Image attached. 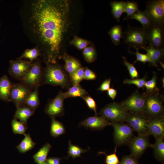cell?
<instances>
[{
	"instance_id": "obj_43",
	"label": "cell",
	"mask_w": 164,
	"mask_h": 164,
	"mask_svg": "<svg viewBox=\"0 0 164 164\" xmlns=\"http://www.w3.org/2000/svg\"><path fill=\"white\" fill-rule=\"evenodd\" d=\"M85 101L89 108L94 111L95 115H97V105L94 100L89 96H85L82 97Z\"/></svg>"
},
{
	"instance_id": "obj_21",
	"label": "cell",
	"mask_w": 164,
	"mask_h": 164,
	"mask_svg": "<svg viewBox=\"0 0 164 164\" xmlns=\"http://www.w3.org/2000/svg\"><path fill=\"white\" fill-rule=\"evenodd\" d=\"M62 57L65 62L64 68L69 76L81 67L79 62L74 58L65 53Z\"/></svg>"
},
{
	"instance_id": "obj_23",
	"label": "cell",
	"mask_w": 164,
	"mask_h": 164,
	"mask_svg": "<svg viewBox=\"0 0 164 164\" xmlns=\"http://www.w3.org/2000/svg\"><path fill=\"white\" fill-rule=\"evenodd\" d=\"M51 148V145L48 143L44 145L33 155L35 162L37 164H42L46 162Z\"/></svg>"
},
{
	"instance_id": "obj_41",
	"label": "cell",
	"mask_w": 164,
	"mask_h": 164,
	"mask_svg": "<svg viewBox=\"0 0 164 164\" xmlns=\"http://www.w3.org/2000/svg\"><path fill=\"white\" fill-rule=\"evenodd\" d=\"M122 57L124 64L127 67L130 76L132 78L134 79L138 78L139 77L138 73L133 64L129 63L124 57L123 56Z\"/></svg>"
},
{
	"instance_id": "obj_30",
	"label": "cell",
	"mask_w": 164,
	"mask_h": 164,
	"mask_svg": "<svg viewBox=\"0 0 164 164\" xmlns=\"http://www.w3.org/2000/svg\"><path fill=\"white\" fill-rule=\"evenodd\" d=\"M50 133L52 136L56 137L64 134L65 130L63 125L56 120L55 118H51Z\"/></svg>"
},
{
	"instance_id": "obj_33",
	"label": "cell",
	"mask_w": 164,
	"mask_h": 164,
	"mask_svg": "<svg viewBox=\"0 0 164 164\" xmlns=\"http://www.w3.org/2000/svg\"><path fill=\"white\" fill-rule=\"evenodd\" d=\"M88 150L84 149L77 145H73L70 140L69 142V147L68 151V157L71 156L74 159L77 157H81V154L87 152Z\"/></svg>"
},
{
	"instance_id": "obj_42",
	"label": "cell",
	"mask_w": 164,
	"mask_h": 164,
	"mask_svg": "<svg viewBox=\"0 0 164 164\" xmlns=\"http://www.w3.org/2000/svg\"><path fill=\"white\" fill-rule=\"evenodd\" d=\"M136 49V52H133L131 51L128 49V52L130 53L134 54L136 56V61L133 63V64H134L138 61H139L142 62L145 64L147 62H150V60L148 55L146 54H142L140 53L138 51V50Z\"/></svg>"
},
{
	"instance_id": "obj_22",
	"label": "cell",
	"mask_w": 164,
	"mask_h": 164,
	"mask_svg": "<svg viewBox=\"0 0 164 164\" xmlns=\"http://www.w3.org/2000/svg\"><path fill=\"white\" fill-rule=\"evenodd\" d=\"M39 95L38 88H36L31 91L23 105L35 111L40 103Z\"/></svg>"
},
{
	"instance_id": "obj_24",
	"label": "cell",
	"mask_w": 164,
	"mask_h": 164,
	"mask_svg": "<svg viewBox=\"0 0 164 164\" xmlns=\"http://www.w3.org/2000/svg\"><path fill=\"white\" fill-rule=\"evenodd\" d=\"M112 14L116 20L119 22L122 14L125 12V4L123 1H114L111 2Z\"/></svg>"
},
{
	"instance_id": "obj_4",
	"label": "cell",
	"mask_w": 164,
	"mask_h": 164,
	"mask_svg": "<svg viewBox=\"0 0 164 164\" xmlns=\"http://www.w3.org/2000/svg\"><path fill=\"white\" fill-rule=\"evenodd\" d=\"M41 61L37 59L33 63L31 68L19 81L31 90L43 84V70Z\"/></svg>"
},
{
	"instance_id": "obj_37",
	"label": "cell",
	"mask_w": 164,
	"mask_h": 164,
	"mask_svg": "<svg viewBox=\"0 0 164 164\" xmlns=\"http://www.w3.org/2000/svg\"><path fill=\"white\" fill-rule=\"evenodd\" d=\"M83 54L85 60L88 63L93 62L96 59V51L92 46H87L83 50Z\"/></svg>"
},
{
	"instance_id": "obj_40",
	"label": "cell",
	"mask_w": 164,
	"mask_h": 164,
	"mask_svg": "<svg viewBox=\"0 0 164 164\" xmlns=\"http://www.w3.org/2000/svg\"><path fill=\"white\" fill-rule=\"evenodd\" d=\"M117 147H116L113 153L107 155L104 152H100L99 154H104L106 156L105 162L106 164H118L119 162L118 157L116 154Z\"/></svg>"
},
{
	"instance_id": "obj_11",
	"label": "cell",
	"mask_w": 164,
	"mask_h": 164,
	"mask_svg": "<svg viewBox=\"0 0 164 164\" xmlns=\"http://www.w3.org/2000/svg\"><path fill=\"white\" fill-rule=\"evenodd\" d=\"M145 94H141L137 90L121 104L127 111L144 114Z\"/></svg>"
},
{
	"instance_id": "obj_1",
	"label": "cell",
	"mask_w": 164,
	"mask_h": 164,
	"mask_svg": "<svg viewBox=\"0 0 164 164\" xmlns=\"http://www.w3.org/2000/svg\"><path fill=\"white\" fill-rule=\"evenodd\" d=\"M25 24L28 35L40 50L46 63L56 64L70 26V1H30Z\"/></svg>"
},
{
	"instance_id": "obj_34",
	"label": "cell",
	"mask_w": 164,
	"mask_h": 164,
	"mask_svg": "<svg viewBox=\"0 0 164 164\" xmlns=\"http://www.w3.org/2000/svg\"><path fill=\"white\" fill-rule=\"evenodd\" d=\"M125 12L127 13V16L124 19L126 20L127 19L139 10L138 4L134 1H127L125 2Z\"/></svg>"
},
{
	"instance_id": "obj_36",
	"label": "cell",
	"mask_w": 164,
	"mask_h": 164,
	"mask_svg": "<svg viewBox=\"0 0 164 164\" xmlns=\"http://www.w3.org/2000/svg\"><path fill=\"white\" fill-rule=\"evenodd\" d=\"M157 77L155 73L154 72L152 78L150 80L146 81L144 87L146 89L147 94H151L158 92V89L157 87Z\"/></svg>"
},
{
	"instance_id": "obj_44",
	"label": "cell",
	"mask_w": 164,
	"mask_h": 164,
	"mask_svg": "<svg viewBox=\"0 0 164 164\" xmlns=\"http://www.w3.org/2000/svg\"><path fill=\"white\" fill-rule=\"evenodd\" d=\"M97 77L96 74L91 70L86 68L84 69V79L92 80H95Z\"/></svg>"
},
{
	"instance_id": "obj_45",
	"label": "cell",
	"mask_w": 164,
	"mask_h": 164,
	"mask_svg": "<svg viewBox=\"0 0 164 164\" xmlns=\"http://www.w3.org/2000/svg\"><path fill=\"white\" fill-rule=\"evenodd\" d=\"M119 164H138V163L131 155H126L122 158Z\"/></svg>"
},
{
	"instance_id": "obj_49",
	"label": "cell",
	"mask_w": 164,
	"mask_h": 164,
	"mask_svg": "<svg viewBox=\"0 0 164 164\" xmlns=\"http://www.w3.org/2000/svg\"><path fill=\"white\" fill-rule=\"evenodd\" d=\"M42 164H48L46 162H45L43 163Z\"/></svg>"
},
{
	"instance_id": "obj_18",
	"label": "cell",
	"mask_w": 164,
	"mask_h": 164,
	"mask_svg": "<svg viewBox=\"0 0 164 164\" xmlns=\"http://www.w3.org/2000/svg\"><path fill=\"white\" fill-rule=\"evenodd\" d=\"M150 60V66L157 67V64L161 62L164 55V48L159 49L148 46L144 49Z\"/></svg>"
},
{
	"instance_id": "obj_19",
	"label": "cell",
	"mask_w": 164,
	"mask_h": 164,
	"mask_svg": "<svg viewBox=\"0 0 164 164\" xmlns=\"http://www.w3.org/2000/svg\"><path fill=\"white\" fill-rule=\"evenodd\" d=\"M6 75L0 79V99L5 102H9V97L12 85Z\"/></svg>"
},
{
	"instance_id": "obj_17",
	"label": "cell",
	"mask_w": 164,
	"mask_h": 164,
	"mask_svg": "<svg viewBox=\"0 0 164 164\" xmlns=\"http://www.w3.org/2000/svg\"><path fill=\"white\" fill-rule=\"evenodd\" d=\"M111 124V122L103 117L95 116L89 117L82 121L80 126L91 129L99 130Z\"/></svg>"
},
{
	"instance_id": "obj_28",
	"label": "cell",
	"mask_w": 164,
	"mask_h": 164,
	"mask_svg": "<svg viewBox=\"0 0 164 164\" xmlns=\"http://www.w3.org/2000/svg\"><path fill=\"white\" fill-rule=\"evenodd\" d=\"M108 33L114 44L117 46L120 44L121 40L123 36L122 29L121 25H118L113 26Z\"/></svg>"
},
{
	"instance_id": "obj_5",
	"label": "cell",
	"mask_w": 164,
	"mask_h": 164,
	"mask_svg": "<svg viewBox=\"0 0 164 164\" xmlns=\"http://www.w3.org/2000/svg\"><path fill=\"white\" fill-rule=\"evenodd\" d=\"M99 113L111 122H123L125 121L128 113L121 103L114 102L103 108Z\"/></svg>"
},
{
	"instance_id": "obj_15",
	"label": "cell",
	"mask_w": 164,
	"mask_h": 164,
	"mask_svg": "<svg viewBox=\"0 0 164 164\" xmlns=\"http://www.w3.org/2000/svg\"><path fill=\"white\" fill-rule=\"evenodd\" d=\"M64 99L63 92L60 91L57 96L47 104L45 109V112L51 118L62 115L64 112Z\"/></svg>"
},
{
	"instance_id": "obj_31",
	"label": "cell",
	"mask_w": 164,
	"mask_h": 164,
	"mask_svg": "<svg viewBox=\"0 0 164 164\" xmlns=\"http://www.w3.org/2000/svg\"><path fill=\"white\" fill-rule=\"evenodd\" d=\"M155 139V142L152 147L155 156L159 160L163 161L164 159V137Z\"/></svg>"
},
{
	"instance_id": "obj_2",
	"label": "cell",
	"mask_w": 164,
	"mask_h": 164,
	"mask_svg": "<svg viewBox=\"0 0 164 164\" xmlns=\"http://www.w3.org/2000/svg\"><path fill=\"white\" fill-rule=\"evenodd\" d=\"M46 63L43 70V84L59 86L63 88L69 85L67 74L59 66L55 64Z\"/></svg>"
},
{
	"instance_id": "obj_25",
	"label": "cell",
	"mask_w": 164,
	"mask_h": 164,
	"mask_svg": "<svg viewBox=\"0 0 164 164\" xmlns=\"http://www.w3.org/2000/svg\"><path fill=\"white\" fill-rule=\"evenodd\" d=\"M25 137L20 143L16 147L19 152L24 153L32 149L36 143L32 140L31 136L28 133L24 135Z\"/></svg>"
},
{
	"instance_id": "obj_9",
	"label": "cell",
	"mask_w": 164,
	"mask_h": 164,
	"mask_svg": "<svg viewBox=\"0 0 164 164\" xmlns=\"http://www.w3.org/2000/svg\"><path fill=\"white\" fill-rule=\"evenodd\" d=\"M164 25L152 24L145 30L149 46L158 48H164Z\"/></svg>"
},
{
	"instance_id": "obj_14",
	"label": "cell",
	"mask_w": 164,
	"mask_h": 164,
	"mask_svg": "<svg viewBox=\"0 0 164 164\" xmlns=\"http://www.w3.org/2000/svg\"><path fill=\"white\" fill-rule=\"evenodd\" d=\"M33 63L27 60L17 59L10 60L9 73L13 77L19 80L31 68Z\"/></svg>"
},
{
	"instance_id": "obj_46",
	"label": "cell",
	"mask_w": 164,
	"mask_h": 164,
	"mask_svg": "<svg viewBox=\"0 0 164 164\" xmlns=\"http://www.w3.org/2000/svg\"><path fill=\"white\" fill-rule=\"evenodd\" d=\"M111 81L110 79H106L102 83L98 90L102 91H108L110 88Z\"/></svg>"
},
{
	"instance_id": "obj_26",
	"label": "cell",
	"mask_w": 164,
	"mask_h": 164,
	"mask_svg": "<svg viewBox=\"0 0 164 164\" xmlns=\"http://www.w3.org/2000/svg\"><path fill=\"white\" fill-rule=\"evenodd\" d=\"M128 19H135L139 22L142 25V28L145 30L152 24L149 16L145 10L141 11L139 10Z\"/></svg>"
},
{
	"instance_id": "obj_35",
	"label": "cell",
	"mask_w": 164,
	"mask_h": 164,
	"mask_svg": "<svg viewBox=\"0 0 164 164\" xmlns=\"http://www.w3.org/2000/svg\"><path fill=\"white\" fill-rule=\"evenodd\" d=\"M84 68L80 67L70 76V78L73 85H78L84 79Z\"/></svg>"
},
{
	"instance_id": "obj_10",
	"label": "cell",
	"mask_w": 164,
	"mask_h": 164,
	"mask_svg": "<svg viewBox=\"0 0 164 164\" xmlns=\"http://www.w3.org/2000/svg\"><path fill=\"white\" fill-rule=\"evenodd\" d=\"M149 119L144 114L130 112L125 121L138 135L149 136L147 128Z\"/></svg>"
},
{
	"instance_id": "obj_13",
	"label": "cell",
	"mask_w": 164,
	"mask_h": 164,
	"mask_svg": "<svg viewBox=\"0 0 164 164\" xmlns=\"http://www.w3.org/2000/svg\"><path fill=\"white\" fill-rule=\"evenodd\" d=\"M149 136L139 135L134 136L128 145L131 151V155L135 159L140 157L149 147L153 145L149 141Z\"/></svg>"
},
{
	"instance_id": "obj_20",
	"label": "cell",
	"mask_w": 164,
	"mask_h": 164,
	"mask_svg": "<svg viewBox=\"0 0 164 164\" xmlns=\"http://www.w3.org/2000/svg\"><path fill=\"white\" fill-rule=\"evenodd\" d=\"M35 111L24 105L16 108L13 118L27 124L28 120L32 116Z\"/></svg>"
},
{
	"instance_id": "obj_12",
	"label": "cell",
	"mask_w": 164,
	"mask_h": 164,
	"mask_svg": "<svg viewBox=\"0 0 164 164\" xmlns=\"http://www.w3.org/2000/svg\"><path fill=\"white\" fill-rule=\"evenodd\" d=\"M32 91L21 83L12 84L9 97L10 101L13 102L16 108L22 106Z\"/></svg>"
},
{
	"instance_id": "obj_38",
	"label": "cell",
	"mask_w": 164,
	"mask_h": 164,
	"mask_svg": "<svg viewBox=\"0 0 164 164\" xmlns=\"http://www.w3.org/2000/svg\"><path fill=\"white\" fill-rule=\"evenodd\" d=\"M70 43L79 50H81L87 47L89 44V42L87 40L75 36L70 41Z\"/></svg>"
},
{
	"instance_id": "obj_27",
	"label": "cell",
	"mask_w": 164,
	"mask_h": 164,
	"mask_svg": "<svg viewBox=\"0 0 164 164\" xmlns=\"http://www.w3.org/2000/svg\"><path fill=\"white\" fill-rule=\"evenodd\" d=\"M39 56H42L41 51L37 46H36L34 48L26 50L17 59H26L33 62Z\"/></svg>"
},
{
	"instance_id": "obj_6",
	"label": "cell",
	"mask_w": 164,
	"mask_h": 164,
	"mask_svg": "<svg viewBox=\"0 0 164 164\" xmlns=\"http://www.w3.org/2000/svg\"><path fill=\"white\" fill-rule=\"evenodd\" d=\"M164 111L162 101L158 92L145 94L144 114L149 118L162 116Z\"/></svg>"
},
{
	"instance_id": "obj_47",
	"label": "cell",
	"mask_w": 164,
	"mask_h": 164,
	"mask_svg": "<svg viewBox=\"0 0 164 164\" xmlns=\"http://www.w3.org/2000/svg\"><path fill=\"white\" fill-rule=\"evenodd\" d=\"M61 159L56 157H50L47 159L46 162L48 164H60Z\"/></svg>"
},
{
	"instance_id": "obj_8",
	"label": "cell",
	"mask_w": 164,
	"mask_h": 164,
	"mask_svg": "<svg viewBox=\"0 0 164 164\" xmlns=\"http://www.w3.org/2000/svg\"><path fill=\"white\" fill-rule=\"evenodd\" d=\"M145 11L149 16L152 24L164 25V0L148 1Z\"/></svg>"
},
{
	"instance_id": "obj_16",
	"label": "cell",
	"mask_w": 164,
	"mask_h": 164,
	"mask_svg": "<svg viewBox=\"0 0 164 164\" xmlns=\"http://www.w3.org/2000/svg\"><path fill=\"white\" fill-rule=\"evenodd\" d=\"M147 134L153 135L155 138L164 136V118L163 116L149 118L147 124Z\"/></svg>"
},
{
	"instance_id": "obj_32",
	"label": "cell",
	"mask_w": 164,
	"mask_h": 164,
	"mask_svg": "<svg viewBox=\"0 0 164 164\" xmlns=\"http://www.w3.org/2000/svg\"><path fill=\"white\" fill-rule=\"evenodd\" d=\"M11 125L13 133L15 134L23 135L26 134L25 132L27 128V125L13 118Z\"/></svg>"
},
{
	"instance_id": "obj_39",
	"label": "cell",
	"mask_w": 164,
	"mask_h": 164,
	"mask_svg": "<svg viewBox=\"0 0 164 164\" xmlns=\"http://www.w3.org/2000/svg\"><path fill=\"white\" fill-rule=\"evenodd\" d=\"M146 75H145L141 79H126L123 81V83L125 84H134L137 86L138 89L142 88L144 87L146 81Z\"/></svg>"
},
{
	"instance_id": "obj_29",
	"label": "cell",
	"mask_w": 164,
	"mask_h": 164,
	"mask_svg": "<svg viewBox=\"0 0 164 164\" xmlns=\"http://www.w3.org/2000/svg\"><path fill=\"white\" fill-rule=\"evenodd\" d=\"M65 99L69 97H83L87 95L86 91L80 85H73L67 92L63 93Z\"/></svg>"
},
{
	"instance_id": "obj_3",
	"label": "cell",
	"mask_w": 164,
	"mask_h": 164,
	"mask_svg": "<svg viewBox=\"0 0 164 164\" xmlns=\"http://www.w3.org/2000/svg\"><path fill=\"white\" fill-rule=\"evenodd\" d=\"M123 43L129 48L144 49L148 43L145 30L142 28L133 27L128 25L123 32Z\"/></svg>"
},
{
	"instance_id": "obj_7",
	"label": "cell",
	"mask_w": 164,
	"mask_h": 164,
	"mask_svg": "<svg viewBox=\"0 0 164 164\" xmlns=\"http://www.w3.org/2000/svg\"><path fill=\"white\" fill-rule=\"evenodd\" d=\"M111 125L114 128V139L116 147L128 145L134 136L132 129L124 122H111Z\"/></svg>"
},
{
	"instance_id": "obj_48",
	"label": "cell",
	"mask_w": 164,
	"mask_h": 164,
	"mask_svg": "<svg viewBox=\"0 0 164 164\" xmlns=\"http://www.w3.org/2000/svg\"><path fill=\"white\" fill-rule=\"evenodd\" d=\"M108 96L114 101L117 94V91L113 88H110L107 91Z\"/></svg>"
}]
</instances>
